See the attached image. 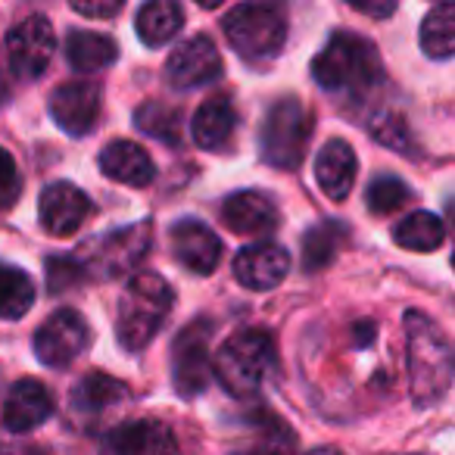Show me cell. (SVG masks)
I'll return each instance as SVG.
<instances>
[{
    "label": "cell",
    "instance_id": "obj_4",
    "mask_svg": "<svg viewBox=\"0 0 455 455\" xmlns=\"http://www.w3.org/2000/svg\"><path fill=\"white\" fill-rule=\"evenodd\" d=\"M275 365H278V355H275L272 337L262 331H237L215 353L212 374L231 396L250 399L262 390Z\"/></svg>",
    "mask_w": 455,
    "mask_h": 455
},
{
    "label": "cell",
    "instance_id": "obj_17",
    "mask_svg": "<svg viewBox=\"0 0 455 455\" xmlns=\"http://www.w3.org/2000/svg\"><path fill=\"white\" fill-rule=\"evenodd\" d=\"M221 219L241 237H266L278 228V209L259 190H237L221 206Z\"/></svg>",
    "mask_w": 455,
    "mask_h": 455
},
{
    "label": "cell",
    "instance_id": "obj_13",
    "mask_svg": "<svg viewBox=\"0 0 455 455\" xmlns=\"http://www.w3.org/2000/svg\"><path fill=\"white\" fill-rule=\"evenodd\" d=\"M169 243L175 259L194 275H212L221 262V241L212 228L196 219H184L172 225Z\"/></svg>",
    "mask_w": 455,
    "mask_h": 455
},
{
    "label": "cell",
    "instance_id": "obj_38",
    "mask_svg": "<svg viewBox=\"0 0 455 455\" xmlns=\"http://www.w3.org/2000/svg\"><path fill=\"white\" fill-rule=\"evenodd\" d=\"M306 455H343L340 449H334V446H318V449H312V452H306Z\"/></svg>",
    "mask_w": 455,
    "mask_h": 455
},
{
    "label": "cell",
    "instance_id": "obj_6",
    "mask_svg": "<svg viewBox=\"0 0 455 455\" xmlns=\"http://www.w3.org/2000/svg\"><path fill=\"white\" fill-rule=\"evenodd\" d=\"M312 138V119L297 97L278 100L266 116L259 150L272 169H297Z\"/></svg>",
    "mask_w": 455,
    "mask_h": 455
},
{
    "label": "cell",
    "instance_id": "obj_9",
    "mask_svg": "<svg viewBox=\"0 0 455 455\" xmlns=\"http://www.w3.org/2000/svg\"><path fill=\"white\" fill-rule=\"evenodd\" d=\"M4 51H7V66L20 82H35L44 76L51 66L53 51H57V38H53V26L47 16L35 13L22 20L13 32L4 38Z\"/></svg>",
    "mask_w": 455,
    "mask_h": 455
},
{
    "label": "cell",
    "instance_id": "obj_12",
    "mask_svg": "<svg viewBox=\"0 0 455 455\" xmlns=\"http://www.w3.org/2000/svg\"><path fill=\"white\" fill-rule=\"evenodd\" d=\"M100 455H178V443L163 421L134 418L103 436Z\"/></svg>",
    "mask_w": 455,
    "mask_h": 455
},
{
    "label": "cell",
    "instance_id": "obj_8",
    "mask_svg": "<svg viewBox=\"0 0 455 455\" xmlns=\"http://www.w3.org/2000/svg\"><path fill=\"white\" fill-rule=\"evenodd\" d=\"M209 340H212V322L194 318L172 343V387L184 399L200 396L206 390L209 378H212Z\"/></svg>",
    "mask_w": 455,
    "mask_h": 455
},
{
    "label": "cell",
    "instance_id": "obj_10",
    "mask_svg": "<svg viewBox=\"0 0 455 455\" xmlns=\"http://www.w3.org/2000/svg\"><path fill=\"white\" fill-rule=\"evenodd\" d=\"M91 347V328L82 312L60 309L35 334V355L47 368H66Z\"/></svg>",
    "mask_w": 455,
    "mask_h": 455
},
{
    "label": "cell",
    "instance_id": "obj_34",
    "mask_svg": "<svg viewBox=\"0 0 455 455\" xmlns=\"http://www.w3.org/2000/svg\"><path fill=\"white\" fill-rule=\"evenodd\" d=\"M122 0H103V4H88V0H72V10L82 16H91V20H113V16L122 13Z\"/></svg>",
    "mask_w": 455,
    "mask_h": 455
},
{
    "label": "cell",
    "instance_id": "obj_22",
    "mask_svg": "<svg viewBox=\"0 0 455 455\" xmlns=\"http://www.w3.org/2000/svg\"><path fill=\"white\" fill-rule=\"evenodd\" d=\"M125 399H128V387L103 371L84 374L82 380H76V387H72V393H69L72 411H82V415L107 411V409H113V405L125 403Z\"/></svg>",
    "mask_w": 455,
    "mask_h": 455
},
{
    "label": "cell",
    "instance_id": "obj_2",
    "mask_svg": "<svg viewBox=\"0 0 455 455\" xmlns=\"http://www.w3.org/2000/svg\"><path fill=\"white\" fill-rule=\"evenodd\" d=\"M312 76L318 88L331 94H368L380 84V57L374 44L362 35L337 32L324 44V51L312 60Z\"/></svg>",
    "mask_w": 455,
    "mask_h": 455
},
{
    "label": "cell",
    "instance_id": "obj_20",
    "mask_svg": "<svg viewBox=\"0 0 455 455\" xmlns=\"http://www.w3.org/2000/svg\"><path fill=\"white\" fill-rule=\"evenodd\" d=\"M100 169L103 175H109L119 184H128V188H147L156 178V165H153L150 153L134 140H113V144L103 147Z\"/></svg>",
    "mask_w": 455,
    "mask_h": 455
},
{
    "label": "cell",
    "instance_id": "obj_5",
    "mask_svg": "<svg viewBox=\"0 0 455 455\" xmlns=\"http://www.w3.org/2000/svg\"><path fill=\"white\" fill-rule=\"evenodd\" d=\"M225 35L241 60L266 66L284 51L287 16L278 4H237L225 16Z\"/></svg>",
    "mask_w": 455,
    "mask_h": 455
},
{
    "label": "cell",
    "instance_id": "obj_21",
    "mask_svg": "<svg viewBox=\"0 0 455 455\" xmlns=\"http://www.w3.org/2000/svg\"><path fill=\"white\" fill-rule=\"evenodd\" d=\"M235 128H237V113L228 97H212V100H206L194 113V122H190V134H194L196 147L212 150V153L225 150L228 140L235 138Z\"/></svg>",
    "mask_w": 455,
    "mask_h": 455
},
{
    "label": "cell",
    "instance_id": "obj_25",
    "mask_svg": "<svg viewBox=\"0 0 455 455\" xmlns=\"http://www.w3.org/2000/svg\"><path fill=\"white\" fill-rule=\"evenodd\" d=\"M393 241L403 250H415V253H434L443 241H446V228L434 212H409L393 225Z\"/></svg>",
    "mask_w": 455,
    "mask_h": 455
},
{
    "label": "cell",
    "instance_id": "obj_26",
    "mask_svg": "<svg viewBox=\"0 0 455 455\" xmlns=\"http://www.w3.org/2000/svg\"><path fill=\"white\" fill-rule=\"evenodd\" d=\"M421 51L430 60H449L455 51V4H436L421 22Z\"/></svg>",
    "mask_w": 455,
    "mask_h": 455
},
{
    "label": "cell",
    "instance_id": "obj_37",
    "mask_svg": "<svg viewBox=\"0 0 455 455\" xmlns=\"http://www.w3.org/2000/svg\"><path fill=\"white\" fill-rule=\"evenodd\" d=\"M10 100V88H7V78H4V72H0V107Z\"/></svg>",
    "mask_w": 455,
    "mask_h": 455
},
{
    "label": "cell",
    "instance_id": "obj_14",
    "mask_svg": "<svg viewBox=\"0 0 455 455\" xmlns=\"http://www.w3.org/2000/svg\"><path fill=\"white\" fill-rule=\"evenodd\" d=\"M51 116L57 125L72 138H84L94 132L97 116H100V88L91 82H69L53 91Z\"/></svg>",
    "mask_w": 455,
    "mask_h": 455
},
{
    "label": "cell",
    "instance_id": "obj_36",
    "mask_svg": "<svg viewBox=\"0 0 455 455\" xmlns=\"http://www.w3.org/2000/svg\"><path fill=\"white\" fill-rule=\"evenodd\" d=\"M4 455H47L41 446H7Z\"/></svg>",
    "mask_w": 455,
    "mask_h": 455
},
{
    "label": "cell",
    "instance_id": "obj_23",
    "mask_svg": "<svg viewBox=\"0 0 455 455\" xmlns=\"http://www.w3.org/2000/svg\"><path fill=\"white\" fill-rule=\"evenodd\" d=\"M119 57V44L103 32H69L66 38V60L76 72H100L116 63Z\"/></svg>",
    "mask_w": 455,
    "mask_h": 455
},
{
    "label": "cell",
    "instance_id": "obj_1",
    "mask_svg": "<svg viewBox=\"0 0 455 455\" xmlns=\"http://www.w3.org/2000/svg\"><path fill=\"white\" fill-rule=\"evenodd\" d=\"M405 368L418 409L436 405L452 387V347L446 334L421 312L405 315Z\"/></svg>",
    "mask_w": 455,
    "mask_h": 455
},
{
    "label": "cell",
    "instance_id": "obj_11",
    "mask_svg": "<svg viewBox=\"0 0 455 455\" xmlns=\"http://www.w3.org/2000/svg\"><path fill=\"white\" fill-rule=\"evenodd\" d=\"M219 76H221V57L215 51L212 38H206V35H194L184 44H178L172 51L169 63H165V78L178 91L200 88L206 82H215Z\"/></svg>",
    "mask_w": 455,
    "mask_h": 455
},
{
    "label": "cell",
    "instance_id": "obj_28",
    "mask_svg": "<svg viewBox=\"0 0 455 455\" xmlns=\"http://www.w3.org/2000/svg\"><path fill=\"white\" fill-rule=\"evenodd\" d=\"M343 237H347V228H343L340 221H322V225H315L312 231H306L303 266L309 268V272H318V268L331 266L337 250H340Z\"/></svg>",
    "mask_w": 455,
    "mask_h": 455
},
{
    "label": "cell",
    "instance_id": "obj_24",
    "mask_svg": "<svg viewBox=\"0 0 455 455\" xmlns=\"http://www.w3.org/2000/svg\"><path fill=\"white\" fill-rule=\"evenodd\" d=\"M184 10L175 0H150L138 10V38L147 47H163L181 32Z\"/></svg>",
    "mask_w": 455,
    "mask_h": 455
},
{
    "label": "cell",
    "instance_id": "obj_30",
    "mask_svg": "<svg viewBox=\"0 0 455 455\" xmlns=\"http://www.w3.org/2000/svg\"><path fill=\"white\" fill-rule=\"evenodd\" d=\"M411 200V190L405 181H399L396 175H380L371 181V188H368V209L378 215L384 212H396V209H403L405 203Z\"/></svg>",
    "mask_w": 455,
    "mask_h": 455
},
{
    "label": "cell",
    "instance_id": "obj_16",
    "mask_svg": "<svg viewBox=\"0 0 455 455\" xmlns=\"http://www.w3.org/2000/svg\"><path fill=\"white\" fill-rule=\"evenodd\" d=\"M291 256L278 243H253L235 259V278L247 291H272L287 278Z\"/></svg>",
    "mask_w": 455,
    "mask_h": 455
},
{
    "label": "cell",
    "instance_id": "obj_15",
    "mask_svg": "<svg viewBox=\"0 0 455 455\" xmlns=\"http://www.w3.org/2000/svg\"><path fill=\"white\" fill-rule=\"evenodd\" d=\"M91 212V200L84 190H78L69 181H57L51 188H44L38 203V219L44 225L47 235L53 237H69L76 235L82 221Z\"/></svg>",
    "mask_w": 455,
    "mask_h": 455
},
{
    "label": "cell",
    "instance_id": "obj_32",
    "mask_svg": "<svg viewBox=\"0 0 455 455\" xmlns=\"http://www.w3.org/2000/svg\"><path fill=\"white\" fill-rule=\"evenodd\" d=\"M371 134L380 140V144L393 147L396 153H405V147H411L409 132H405V122L399 119V116H380V119L371 125Z\"/></svg>",
    "mask_w": 455,
    "mask_h": 455
},
{
    "label": "cell",
    "instance_id": "obj_35",
    "mask_svg": "<svg viewBox=\"0 0 455 455\" xmlns=\"http://www.w3.org/2000/svg\"><path fill=\"white\" fill-rule=\"evenodd\" d=\"M353 10H355V13L371 16V20H387V16L396 13V4H393V0H384V4H365V0H353Z\"/></svg>",
    "mask_w": 455,
    "mask_h": 455
},
{
    "label": "cell",
    "instance_id": "obj_33",
    "mask_svg": "<svg viewBox=\"0 0 455 455\" xmlns=\"http://www.w3.org/2000/svg\"><path fill=\"white\" fill-rule=\"evenodd\" d=\"M82 278V266L69 259H47V287L51 293H63L69 284H78Z\"/></svg>",
    "mask_w": 455,
    "mask_h": 455
},
{
    "label": "cell",
    "instance_id": "obj_19",
    "mask_svg": "<svg viewBox=\"0 0 455 455\" xmlns=\"http://www.w3.org/2000/svg\"><path fill=\"white\" fill-rule=\"evenodd\" d=\"M355 169H359V159H355V150L347 144V140L334 138L322 147L315 159V178L318 188L331 196V200H347L349 190L355 184Z\"/></svg>",
    "mask_w": 455,
    "mask_h": 455
},
{
    "label": "cell",
    "instance_id": "obj_18",
    "mask_svg": "<svg viewBox=\"0 0 455 455\" xmlns=\"http://www.w3.org/2000/svg\"><path fill=\"white\" fill-rule=\"evenodd\" d=\"M53 415V399L41 380H16L7 393L4 403V427L10 434H28V430L41 427L47 418Z\"/></svg>",
    "mask_w": 455,
    "mask_h": 455
},
{
    "label": "cell",
    "instance_id": "obj_3",
    "mask_svg": "<svg viewBox=\"0 0 455 455\" xmlns=\"http://www.w3.org/2000/svg\"><path fill=\"white\" fill-rule=\"evenodd\" d=\"M172 287L159 275H134L119 299V315H116V337L125 353H140L150 347L172 312Z\"/></svg>",
    "mask_w": 455,
    "mask_h": 455
},
{
    "label": "cell",
    "instance_id": "obj_7",
    "mask_svg": "<svg viewBox=\"0 0 455 455\" xmlns=\"http://www.w3.org/2000/svg\"><path fill=\"white\" fill-rule=\"evenodd\" d=\"M153 243V225L150 221H138V225H125L119 231L100 235L84 247L82 272H91L97 278H122L128 275L147 253Z\"/></svg>",
    "mask_w": 455,
    "mask_h": 455
},
{
    "label": "cell",
    "instance_id": "obj_27",
    "mask_svg": "<svg viewBox=\"0 0 455 455\" xmlns=\"http://www.w3.org/2000/svg\"><path fill=\"white\" fill-rule=\"evenodd\" d=\"M35 303V284L32 275L22 272L20 266L0 262V318L16 322L22 318Z\"/></svg>",
    "mask_w": 455,
    "mask_h": 455
},
{
    "label": "cell",
    "instance_id": "obj_29",
    "mask_svg": "<svg viewBox=\"0 0 455 455\" xmlns=\"http://www.w3.org/2000/svg\"><path fill=\"white\" fill-rule=\"evenodd\" d=\"M134 122H138L140 132L163 140V144L169 147L181 144V113L175 107H169V103H159V100L140 103L138 113H134Z\"/></svg>",
    "mask_w": 455,
    "mask_h": 455
},
{
    "label": "cell",
    "instance_id": "obj_31",
    "mask_svg": "<svg viewBox=\"0 0 455 455\" xmlns=\"http://www.w3.org/2000/svg\"><path fill=\"white\" fill-rule=\"evenodd\" d=\"M22 194V178L10 150L0 147V209H10Z\"/></svg>",
    "mask_w": 455,
    "mask_h": 455
}]
</instances>
